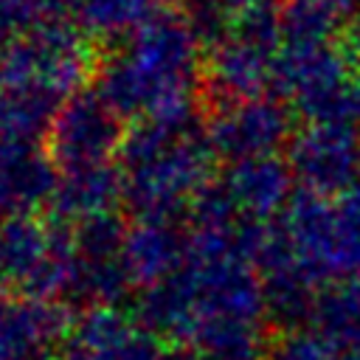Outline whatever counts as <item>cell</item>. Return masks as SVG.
<instances>
[{"label":"cell","mask_w":360,"mask_h":360,"mask_svg":"<svg viewBox=\"0 0 360 360\" xmlns=\"http://www.w3.org/2000/svg\"><path fill=\"white\" fill-rule=\"evenodd\" d=\"M354 118L360 121V79L354 82Z\"/></svg>","instance_id":"cell-18"},{"label":"cell","mask_w":360,"mask_h":360,"mask_svg":"<svg viewBox=\"0 0 360 360\" xmlns=\"http://www.w3.org/2000/svg\"><path fill=\"white\" fill-rule=\"evenodd\" d=\"M124 200V177L121 166H98L87 172H70L56 177V191H53V208L62 219L84 225L93 219L112 217L118 202Z\"/></svg>","instance_id":"cell-13"},{"label":"cell","mask_w":360,"mask_h":360,"mask_svg":"<svg viewBox=\"0 0 360 360\" xmlns=\"http://www.w3.org/2000/svg\"><path fill=\"white\" fill-rule=\"evenodd\" d=\"M278 45H284L278 14L267 3L236 14L231 31L205 56V84L219 104L264 96L273 84Z\"/></svg>","instance_id":"cell-5"},{"label":"cell","mask_w":360,"mask_h":360,"mask_svg":"<svg viewBox=\"0 0 360 360\" xmlns=\"http://www.w3.org/2000/svg\"><path fill=\"white\" fill-rule=\"evenodd\" d=\"M205 135L214 155L228 163L264 158L276 155V149L292 138V115L270 96L231 101L219 104L214 118L205 124Z\"/></svg>","instance_id":"cell-9"},{"label":"cell","mask_w":360,"mask_h":360,"mask_svg":"<svg viewBox=\"0 0 360 360\" xmlns=\"http://www.w3.org/2000/svg\"><path fill=\"white\" fill-rule=\"evenodd\" d=\"M39 8L34 0H0V56L37 22Z\"/></svg>","instance_id":"cell-17"},{"label":"cell","mask_w":360,"mask_h":360,"mask_svg":"<svg viewBox=\"0 0 360 360\" xmlns=\"http://www.w3.org/2000/svg\"><path fill=\"white\" fill-rule=\"evenodd\" d=\"M183 256L186 236L172 225V219L138 217L135 225L124 228L121 262L129 287H158L183 264Z\"/></svg>","instance_id":"cell-12"},{"label":"cell","mask_w":360,"mask_h":360,"mask_svg":"<svg viewBox=\"0 0 360 360\" xmlns=\"http://www.w3.org/2000/svg\"><path fill=\"white\" fill-rule=\"evenodd\" d=\"M121 115L98 93L84 90L56 110L45 132V155L56 174L110 166L121 155Z\"/></svg>","instance_id":"cell-7"},{"label":"cell","mask_w":360,"mask_h":360,"mask_svg":"<svg viewBox=\"0 0 360 360\" xmlns=\"http://www.w3.org/2000/svg\"><path fill=\"white\" fill-rule=\"evenodd\" d=\"M56 169L37 149L0 163V222L34 217L37 208L53 200Z\"/></svg>","instance_id":"cell-14"},{"label":"cell","mask_w":360,"mask_h":360,"mask_svg":"<svg viewBox=\"0 0 360 360\" xmlns=\"http://www.w3.org/2000/svg\"><path fill=\"white\" fill-rule=\"evenodd\" d=\"M276 14L284 48H315L332 45L349 11L340 0H281Z\"/></svg>","instance_id":"cell-16"},{"label":"cell","mask_w":360,"mask_h":360,"mask_svg":"<svg viewBox=\"0 0 360 360\" xmlns=\"http://www.w3.org/2000/svg\"><path fill=\"white\" fill-rule=\"evenodd\" d=\"M166 0H76V25L87 37L127 39L155 17H160Z\"/></svg>","instance_id":"cell-15"},{"label":"cell","mask_w":360,"mask_h":360,"mask_svg":"<svg viewBox=\"0 0 360 360\" xmlns=\"http://www.w3.org/2000/svg\"><path fill=\"white\" fill-rule=\"evenodd\" d=\"M214 149L197 118L188 121H141L124 138L121 177L124 200L138 217L174 219L183 208L211 191Z\"/></svg>","instance_id":"cell-3"},{"label":"cell","mask_w":360,"mask_h":360,"mask_svg":"<svg viewBox=\"0 0 360 360\" xmlns=\"http://www.w3.org/2000/svg\"><path fill=\"white\" fill-rule=\"evenodd\" d=\"M202 48L186 14L163 11L101 62L96 93L138 124L188 121L205 76Z\"/></svg>","instance_id":"cell-2"},{"label":"cell","mask_w":360,"mask_h":360,"mask_svg":"<svg viewBox=\"0 0 360 360\" xmlns=\"http://www.w3.org/2000/svg\"><path fill=\"white\" fill-rule=\"evenodd\" d=\"M93 73L87 34L62 17L37 20L3 56L0 90L56 112Z\"/></svg>","instance_id":"cell-4"},{"label":"cell","mask_w":360,"mask_h":360,"mask_svg":"<svg viewBox=\"0 0 360 360\" xmlns=\"http://www.w3.org/2000/svg\"><path fill=\"white\" fill-rule=\"evenodd\" d=\"M292 183L295 177L290 163L276 155H264L231 163L219 191L245 222L259 225L270 217H278L290 205Z\"/></svg>","instance_id":"cell-11"},{"label":"cell","mask_w":360,"mask_h":360,"mask_svg":"<svg viewBox=\"0 0 360 360\" xmlns=\"http://www.w3.org/2000/svg\"><path fill=\"white\" fill-rule=\"evenodd\" d=\"M65 360H172L160 335L118 307H93L65 335Z\"/></svg>","instance_id":"cell-10"},{"label":"cell","mask_w":360,"mask_h":360,"mask_svg":"<svg viewBox=\"0 0 360 360\" xmlns=\"http://www.w3.org/2000/svg\"><path fill=\"white\" fill-rule=\"evenodd\" d=\"M357 45H360V31H357Z\"/></svg>","instance_id":"cell-19"},{"label":"cell","mask_w":360,"mask_h":360,"mask_svg":"<svg viewBox=\"0 0 360 360\" xmlns=\"http://www.w3.org/2000/svg\"><path fill=\"white\" fill-rule=\"evenodd\" d=\"M354 82L346 53L335 45L284 48L273 70V84L309 118V124H352Z\"/></svg>","instance_id":"cell-6"},{"label":"cell","mask_w":360,"mask_h":360,"mask_svg":"<svg viewBox=\"0 0 360 360\" xmlns=\"http://www.w3.org/2000/svg\"><path fill=\"white\" fill-rule=\"evenodd\" d=\"M287 163L304 191L338 197L360 183V138L352 124H309L290 141Z\"/></svg>","instance_id":"cell-8"},{"label":"cell","mask_w":360,"mask_h":360,"mask_svg":"<svg viewBox=\"0 0 360 360\" xmlns=\"http://www.w3.org/2000/svg\"><path fill=\"white\" fill-rule=\"evenodd\" d=\"M186 3H197V0H186Z\"/></svg>","instance_id":"cell-20"},{"label":"cell","mask_w":360,"mask_h":360,"mask_svg":"<svg viewBox=\"0 0 360 360\" xmlns=\"http://www.w3.org/2000/svg\"><path fill=\"white\" fill-rule=\"evenodd\" d=\"M262 228L219 188L191 208L183 264L143 295V321L197 360H262L270 298L256 262Z\"/></svg>","instance_id":"cell-1"}]
</instances>
